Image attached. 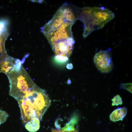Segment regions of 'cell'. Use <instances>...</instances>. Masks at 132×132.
Here are the masks:
<instances>
[{"mask_svg": "<svg viewBox=\"0 0 132 132\" xmlns=\"http://www.w3.org/2000/svg\"><path fill=\"white\" fill-rule=\"evenodd\" d=\"M6 75L10 83L9 94L17 101L37 85L22 65L17 66Z\"/></svg>", "mask_w": 132, "mask_h": 132, "instance_id": "obj_1", "label": "cell"}, {"mask_svg": "<svg viewBox=\"0 0 132 132\" xmlns=\"http://www.w3.org/2000/svg\"><path fill=\"white\" fill-rule=\"evenodd\" d=\"M22 99L27 102L36 117L40 120L51 103V100L46 92L37 86Z\"/></svg>", "mask_w": 132, "mask_h": 132, "instance_id": "obj_2", "label": "cell"}, {"mask_svg": "<svg viewBox=\"0 0 132 132\" xmlns=\"http://www.w3.org/2000/svg\"><path fill=\"white\" fill-rule=\"evenodd\" d=\"M74 24L64 23L53 32L44 34L52 49H62L73 43L74 39L72 27Z\"/></svg>", "mask_w": 132, "mask_h": 132, "instance_id": "obj_3", "label": "cell"}, {"mask_svg": "<svg viewBox=\"0 0 132 132\" xmlns=\"http://www.w3.org/2000/svg\"><path fill=\"white\" fill-rule=\"evenodd\" d=\"M78 20L81 21L84 27L83 35L85 38L94 30L101 29L104 25L95 19L91 13V7L82 8L75 6Z\"/></svg>", "mask_w": 132, "mask_h": 132, "instance_id": "obj_4", "label": "cell"}, {"mask_svg": "<svg viewBox=\"0 0 132 132\" xmlns=\"http://www.w3.org/2000/svg\"><path fill=\"white\" fill-rule=\"evenodd\" d=\"M93 60L98 69L101 73H109L113 68V65L110 50H101L97 53Z\"/></svg>", "mask_w": 132, "mask_h": 132, "instance_id": "obj_5", "label": "cell"}, {"mask_svg": "<svg viewBox=\"0 0 132 132\" xmlns=\"http://www.w3.org/2000/svg\"><path fill=\"white\" fill-rule=\"evenodd\" d=\"M91 13L94 18L105 25L114 18V13L104 7H91Z\"/></svg>", "mask_w": 132, "mask_h": 132, "instance_id": "obj_6", "label": "cell"}, {"mask_svg": "<svg viewBox=\"0 0 132 132\" xmlns=\"http://www.w3.org/2000/svg\"><path fill=\"white\" fill-rule=\"evenodd\" d=\"M21 61L18 59L9 56L0 63V73L6 74L18 65L22 64Z\"/></svg>", "mask_w": 132, "mask_h": 132, "instance_id": "obj_7", "label": "cell"}, {"mask_svg": "<svg viewBox=\"0 0 132 132\" xmlns=\"http://www.w3.org/2000/svg\"><path fill=\"white\" fill-rule=\"evenodd\" d=\"M127 111V107H118L114 110L110 115V120L113 122L122 120L126 116Z\"/></svg>", "mask_w": 132, "mask_h": 132, "instance_id": "obj_8", "label": "cell"}, {"mask_svg": "<svg viewBox=\"0 0 132 132\" xmlns=\"http://www.w3.org/2000/svg\"><path fill=\"white\" fill-rule=\"evenodd\" d=\"M26 129L30 132H35L38 131L40 127V120L35 117L31 120L25 124Z\"/></svg>", "mask_w": 132, "mask_h": 132, "instance_id": "obj_9", "label": "cell"}, {"mask_svg": "<svg viewBox=\"0 0 132 132\" xmlns=\"http://www.w3.org/2000/svg\"><path fill=\"white\" fill-rule=\"evenodd\" d=\"M6 38L0 34V63L10 56L7 54L5 48V42Z\"/></svg>", "mask_w": 132, "mask_h": 132, "instance_id": "obj_10", "label": "cell"}, {"mask_svg": "<svg viewBox=\"0 0 132 132\" xmlns=\"http://www.w3.org/2000/svg\"><path fill=\"white\" fill-rule=\"evenodd\" d=\"M78 120V117L76 116H74L62 129L67 131H74L75 129V126L77 123Z\"/></svg>", "mask_w": 132, "mask_h": 132, "instance_id": "obj_11", "label": "cell"}, {"mask_svg": "<svg viewBox=\"0 0 132 132\" xmlns=\"http://www.w3.org/2000/svg\"><path fill=\"white\" fill-rule=\"evenodd\" d=\"M111 100L112 106H117L119 105H121L123 103L122 98L119 95H117L115 96L111 99Z\"/></svg>", "mask_w": 132, "mask_h": 132, "instance_id": "obj_12", "label": "cell"}, {"mask_svg": "<svg viewBox=\"0 0 132 132\" xmlns=\"http://www.w3.org/2000/svg\"><path fill=\"white\" fill-rule=\"evenodd\" d=\"M123 89L126 90L132 93V83H121L120 85V89Z\"/></svg>", "mask_w": 132, "mask_h": 132, "instance_id": "obj_13", "label": "cell"}, {"mask_svg": "<svg viewBox=\"0 0 132 132\" xmlns=\"http://www.w3.org/2000/svg\"><path fill=\"white\" fill-rule=\"evenodd\" d=\"M68 58L65 57L60 55H55V59L56 61L60 63H64L68 60Z\"/></svg>", "mask_w": 132, "mask_h": 132, "instance_id": "obj_14", "label": "cell"}, {"mask_svg": "<svg viewBox=\"0 0 132 132\" xmlns=\"http://www.w3.org/2000/svg\"><path fill=\"white\" fill-rule=\"evenodd\" d=\"M60 132H78V129L77 128L75 129L74 130L72 131H67L64 130L62 129H60L59 131Z\"/></svg>", "mask_w": 132, "mask_h": 132, "instance_id": "obj_15", "label": "cell"}, {"mask_svg": "<svg viewBox=\"0 0 132 132\" xmlns=\"http://www.w3.org/2000/svg\"><path fill=\"white\" fill-rule=\"evenodd\" d=\"M52 132H60L59 130L54 129H52Z\"/></svg>", "mask_w": 132, "mask_h": 132, "instance_id": "obj_16", "label": "cell"}]
</instances>
